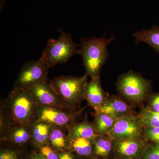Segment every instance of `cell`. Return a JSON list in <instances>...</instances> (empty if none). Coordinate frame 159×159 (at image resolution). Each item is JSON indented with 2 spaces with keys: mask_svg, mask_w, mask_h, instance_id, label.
<instances>
[{
  "mask_svg": "<svg viewBox=\"0 0 159 159\" xmlns=\"http://www.w3.org/2000/svg\"><path fill=\"white\" fill-rule=\"evenodd\" d=\"M84 97L88 105L95 111L107 101L108 97L102 89L99 77L91 78L87 83Z\"/></svg>",
  "mask_w": 159,
  "mask_h": 159,
  "instance_id": "7c38bea8",
  "label": "cell"
},
{
  "mask_svg": "<svg viewBox=\"0 0 159 159\" xmlns=\"http://www.w3.org/2000/svg\"><path fill=\"white\" fill-rule=\"evenodd\" d=\"M95 112L108 114L117 118L135 115L132 107L122 98L116 96L108 97L107 101L95 110Z\"/></svg>",
  "mask_w": 159,
  "mask_h": 159,
  "instance_id": "8fae6325",
  "label": "cell"
},
{
  "mask_svg": "<svg viewBox=\"0 0 159 159\" xmlns=\"http://www.w3.org/2000/svg\"><path fill=\"white\" fill-rule=\"evenodd\" d=\"M52 125L42 121H37L31 125V143L39 149L48 145L49 135Z\"/></svg>",
  "mask_w": 159,
  "mask_h": 159,
  "instance_id": "5bb4252c",
  "label": "cell"
},
{
  "mask_svg": "<svg viewBox=\"0 0 159 159\" xmlns=\"http://www.w3.org/2000/svg\"><path fill=\"white\" fill-rule=\"evenodd\" d=\"M15 127L11 114L2 98L0 102V139Z\"/></svg>",
  "mask_w": 159,
  "mask_h": 159,
  "instance_id": "44dd1931",
  "label": "cell"
},
{
  "mask_svg": "<svg viewBox=\"0 0 159 159\" xmlns=\"http://www.w3.org/2000/svg\"><path fill=\"white\" fill-rule=\"evenodd\" d=\"M59 31V37L48 40L40 58L49 68L66 63L74 55L79 54V45L74 42L72 35L61 30Z\"/></svg>",
  "mask_w": 159,
  "mask_h": 159,
  "instance_id": "5b68a950",
  "label": "cell"
},
{
  "mask_svg": "<svg viewBox=\"0 0 159 159\" xmlns=\"http://www.w3.org/2000/svg\"><path fill=\"white\" fill-rule=\"evenodd\" d=\"M142 135L146 142L159 143V127L143 128Z\"/></svg>",
  "mask_w": 159,
  "mask_h": 159,
  "instance_id": "cb8c5ba5",
  "label": "cell"
},
{
  "mask_svg": "<svg viewBox=\"0 0 159 159\" xmlns=\"http://www.w3.org/2000/svg\"><path fill=\"white\" fill-rule=\"evenodd\" d=\"M138 116L143 128L159 127V113L142 108Z\"/></svg>",
  "mask_w": 159,
  "mask_h": 159,
  "instance_id": "7402d4cb",
  "label": "cell"
},
{
  "mask_svg": "<svg viewBox=\"0 0 159 159\" xmlns=\"http://www.w3.org/2000/svg\"><path fill=\"white\" fill-rule=\"evenodd\" d=\"M88 76H62L49 80L54 91L64 102L74 111H78L80 103L85 99V88Z\"/></svg>",
  "mask_w": 159,
  "mask_h": 159,
  "instance_id": "3957f363",
  "label": "cell"
},
{
  "mask_svg": "<svg viewBox=\"0 0 159 159\" xmlns=\"http://www.w3.org/2000/svg\"><path fill=\"white\" fill-rule=\"evenodd\" d=\"M142 159H159V143L146 144L142 157Z\"/></svg>",
  "mask_w": 159,
  "mask_h": 159,
  "instance_id": "603a6c76",
  "label": "cell"
},
{
  "mask_svg": "<svg viewBox=\"0 0 159 159\" xmlns=\"http://www.w3.org/2000/svg\"><path fill=\"white\" fill-rule=\"evenodd\" d=\"M93 124L98 135H109L119 118L102 113L94 112Z\"/></svg>",
  "mask_w": 159,
  "mask_h": 159,
  "instance_id": "ac0fdd59",
  "label": "cell"
},
{
  "mask_svg": "<svg viewBox=\"0 0 159 159\" xmlns=\"http://www.w3.org/2000/svg\"><path fill=\"white\" fill-rule=\"evenodd\" d=\"M81 111L70 112L59 109L50 108L39 105L37 121L58 126L68 131L77 122Z\"/></svg>",
  "mask_w": 159,
  "mask_h": 159,
  "instance_id": "ba28073f",
  "label": "cell"
},
{
  "mask_svg": "<svg viewBox=\"0 0 159 159\" xmlns=\"http://www.w3.org/2000/svg\"><path fill=\"white\" fill-rule=\"evenodd\" d=\"M49 69L41 58L25 63L18 74L13 88L28 90L39 83L48 81Z\"/></svg>",
  "mask_w": 159,
  "mask_h": 159,
  "instance_id": "8992f818",
  "label": "cell"
},
{
  "mask_svg": "<svg viewBox=\"0 0 159 159\" xmlns=\"http://www.w3.org/2000/svg\"><path fill=\"white\" fill-rule=\"evenodd\" d=\"M106 32L102 37L82 38L79 45V54L82 57L86 74L91 78L99 77L102 66L108 59L107 47L115 39L113 34L109 39Z\"/></svg>",
  "mask_w": 159,
  "mask_h": 159,
  "instance_id": "6da1fadb",
  "label": "cell"
},
{
  "mask_svg": "<svg viewBox=\"0 0 159 159\" xmlns=\"http://www.w3.org/2000/svg\"><path fill=\"white\" fill-rule=\"evenodd\" d=\"M70 139L77 138L93 139L98 136L93 123L85 119L81 122H77L68 131Z\"/></svg>",
  "mask_w": 159,
  "mask_h": 159,
  "instance_id": "9a60e30c",
  "label": "cell"
},
{
  "mask_svg": "<svg viewBox=\"0 0 159 159\" xmlns=\"http://www.w3.org/2000/svg\"><path fill=\"white\" fill-rule=\"evenodd\" d=\"M143 137L128 140H113L114 153L119 159H139L146 146Z\"/></svg>",
  "mask_w": 159,
  "mask_h": 159,
  "instance_id": "30bf717a",
  "label": "cell"
},
{
  "mask_svg": "<svg viewBox=\"0 0 159 159\" xmlns=\"http://www.w3.org/2000/svg\"><path fill=\"white\" fill-rule=\"evenodd\" d=\"M3 99L15 126L32 125L37 121L39 105L27 90L13 88L7 97Z\"/></svg>",
  "mask_w": 159,
  "mask_h": 159,
  "instance_id": "7a4b0ae2",
  "label": "cell"
},
{
  "mask_svg": "<svg viewBox=\"0 0 159 159\" xmlns=\"http://www.w3.org/2000/svg\"><path fill=\"white\" fill-rule=\"evenodd\" d=\"M38 153V157L39 159H46L44 157H43L42 155L40 154L39 153V152Z\"/></svg>",
  "mask_w": 159,
  "mask_h": 159,
  "instance_id": "f1b7e54d",
  "label": "cell"
},
{
  "mask_svg": "<svg viewBox=\"0 0 159 159\" xmlns=\"http://www.w3.org/2000/svg\"><path fill=\"white\" fill-rule=\"evenodd\" d=\"M116 87L122 98L134 105L143 103L152 89L150 80L145 79L141 74L131 70L119 76Z\"/></svg>",
  "mask_w": 159,
  "mask_h": 159,
  "instance_id": "277c9868",
  "label": "cell"
},
{
  "mask_svg": "<svg viewBox=\"0 0 159 159\" xmlns=\"http://www.w3.org/2000/svg\"><path fill=\"white\" fill-rule=\"evenodd\" d=\"M70 147L79 156L90 157L93 154V139L84 138L70 139Z\"/></svg>",
  "mask_w": 159,
  "mask_h": 159,
  "instance_id": "ffe728a7",
  "label": "cell"
},
{
  "mask_svg": "<svg viewBox=\"0 0 159 159\" xmlns=\"http://www.w3.org/2000/svg\"><path fill=\"white\" fill-rule=\"evenodd\" d=\"M22 153L17 148H2L0 152V159H20Z\"/></svg>",
  "mask_w": 159,
  "mask_h": 159,
  "instance_id": "d4e9b609",
  "label": "cell"
},
{
  "mask_svg": "<svg viewBox=\"0 0 159 159\" xmlns=\"http://www.w3.org/2000/svg\"><path fill=\"white\" fill-rule=\"evenodd\" d=\"M31 125H20L15 126L1 139V142L17 147L31 143Z\"/></svg>",
  "mask_w": 159,
  "mask_h": 159,
  "instance_id": "4fadbf2b",
  "label": "cell"
},
{
  "mask_svg": "<svg viewBox=\"0 0 159 159\" xmlns=\"http://www.w3.org/2000/svg\"><path fill=\"white\" fill-rule=\"evenodd\" d=\"M143 126L138 115H130L117 119L109 136L113 140H122L143 137Z\"/></svg>",
  "mask_w": 159,
  "mask_h": 159,
  "instance_id": "9c48e42d",
  "label": "cell"
},
{
  "mask_svg": "<svg viewBox=\"0 0 159 159\" xmlns=\"http://www.w3.org/2000/svg\"><path fill=\"white\" fill-rule=\"evenodd\" d=\"M59 159H74V156L70 152L61 151L59 152Z\"/></svg>",
  "mask_w": 159,
  "mask_h": 159,
  "instance_id": "83f0119b",
  "label": "cell"
},
{
  "mask_svg": "<svg viewBox=\"0 0 159 159\" xmlns=\"http://www.w3.org/2000/svg\"><path fill=\"white\" fill-rule=\"evenodd\" d=\"M27 90L32 95L39 105L75 112L61 99L51 86L49 80L32 86Z\"/></svg>",
  "mask_w": 159,
  "mask_h": 159,
  "instance_id": "52a82bcc",
  "label": "cell"
},
{
  "mask_svg": "<svg viewBox=\"0 0 159 159\" xmlns=\"http://www.w3.org/2000/svg\"><path fill=\"white\" fill-rule=\"evenodd\" d=\"M148 103L145 107L148 110L159 113V93L150 95Z\"/></svg>",
  "mask_w": 159,
  "mask_h": 159,
  "instance_id": "4316f807",
  "label": "cell"
},
{
  "mask_svg": "<svg viewBox=\"0 0 159 159\" xmlns=\"http://www.w3.org/2000/svg\"><path fill=\"white\" fill-rule=\"evenodd\" d=\"M93 154L97 157L108 159L114 152L113 140L108 135H98L93 139Z\"/></svg>",
  "mask_w": 159,
  "mask_h": 159,
  "instance_id": "e0dca14e",
  "label": "cell"
},
{
  "mask_svg": "<svg viewBox=\"0 0 159 159\" xmlns=\"http://www.w3.org/2000/svg\"><path fill=\"white\" fill-rule=\"evenodd\" d=\"M68 131L58 126H52L48 139V145L56 151H64L70 147Z\"/></svg>",
  "mask_w": 159,
  "mask_h": 159,
  "instance_id": "2e32d148",
  "label": "cell"
},
{
  "mask_svg": "<svg viewBox=\"0 0 159 159\" xmlns=\"http://www.w3.org/2000/svg\"><path fill=\"white\" fill-rule=\"evenodd\" d=\"M135 39V44L144 42L153 48L154 51L159 54V27L154 25L149 30H142L137 31L133 34Z\"/></svg>",
  "mask_w": 159,
  "mask_h": 159,
  "instance_id": "d6986e66",
  "label": "cell"
},
{
  "mask_svg": "<svg viewBox=\"0 0 159 159\" xmlns=\"http://www.w3.org/2000/svg\"><path fill=\"white\" fill-rule=\"evenodd\" d=\"M46 159H59V152L48 145H44L39 148V152Z\"/></svg>",
  "mask_w": 159,
  "mask_h": 159,
  "instance_id": "484cf974",
  "label": "cell"
}]
</instances>
